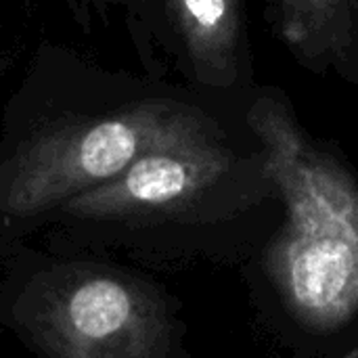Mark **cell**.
Segmentation results:
<instances>
[{
    "mask_svg": "<svg viewBox=\"0 0 358 358\" xmlns=\"http://www.w3.org/2000/svg\"><path fill=\"white\" fill-rule=\"evenodd\" d=\"M34 327L55 358H164V306L136 281L88 266L44 285Z\"/></svg>",
    "mask_w": 358,
    "mask_h": 358,
    "instance_id": "3957f363",
    "label": "cell"
},
{
    "mask_svg": "<svg viewBox=\"0 0 358 358\" xmlns=\"http://www.w3.org/2000/svg\"><path fill=\"white\" fill-rule=\"evenodd\" d=\"M245 120L287 208L268 268L304 323L340 327L358 310V182L304 130L279 86L258 88Z\"/></svg>",
    "mask_w": 358,
    "mask_h": 358,
    "instance_id": "6da1fadb",
    "label": "cell"
},
{
    "mask_svg": "<svg viewBox=\"0 0 358 358\" xmlns=\"http://www.w3.org/2000/svg\"><path fill=\"white\" fill-rule=\"evenodd\" d=\"M216 130L189 105L143 103L109 117L65 124L31 138L15 155L2 187V208L38 214L94 189L147 151Z\"/></svg>",
    "mask_w": 358,
    "mask_h": 358,
    "instance_id": "7a4b0ae2",
    "label": "cell"
},
{
    "mask_svg": "<svg viewBox=\"0 0 358 358\" xmlns=\"http://www.w3.org/2000/svg\"><path fill=\"white\" fill-rule=\"evenodd\" d=\"M195 78L231 88L252 76L245 0H168Z\"/></svg>",
    "mask_w": 358,
    "mask_h": 358,
    "instance_id": "8992f818",
    "label": "cell"
},
{
    "mask_svg": "<svg viewBox=\"0 0 358 358\" xmlns=\"http://www.w3.org/2000/svg\"><path fill=\"white\" fill-rule=\"evenodd\" d=\"M264 13L306 71L358 92V0H264Z\"/></svg>",
    "mask_w": 358,
    "mask_h": 358,
    "instance_id": "5b68a950",
    "label": "cell"
},
{
    "mask_svg": "<svg viewBox=\"0 0 358 358\" xmlns=\"http://www.w3.org/2000/svg\"><path fill=\"white\" fill-rule=\"evenodd\" d=\"M233 168V153L216 128L203 136L157 147L115 178L63 203L80 218H126L189 203Z\"/></svg>",
    "mask_w": 358,
    "mask_h": 358,
    "instance_id": "277c9868",
    "label": "cell"
}]
</instances>
